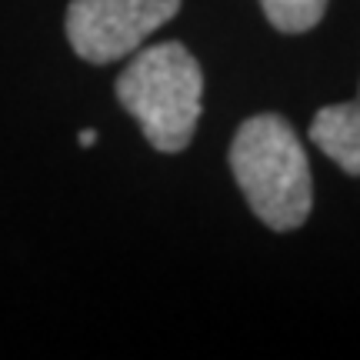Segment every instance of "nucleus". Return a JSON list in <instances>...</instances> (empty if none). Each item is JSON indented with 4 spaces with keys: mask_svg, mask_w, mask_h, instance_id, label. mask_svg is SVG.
<instances>
[{
    "mask_svg": "<svg viewBox=\"0 0 360 360\" xmlns=\"http://www.w3.org/2000/svg\"><path fill=\"white\" fill-rule=\"evenodd\" d=\"M231 170L250 210L270 231H297L310 217V164L297 130L281 114H254L237 127Z\"/></svg>",
    "mask_w": 360,
    "mask_h": 360,
    "instance_id": "nucleus-1",
    "label": "nucleus"
},
{
    "mask_svg": "<svg viewBox=\"0 0 360 360\" xmlns=\"http://www.w3.org/2000/svg\"><path fill=\"white\" fill-rule=\"evenodd\" d=\"M114 90L154 150L180 154L193 141L204 110V70L180 40L141 51L120 70Z\"/></svg>",
    "mask_w": 360,
    "mask_h": 360,
    "instance_id": "nucleus-2",
    "label": "nucleus"
},
{
    "mask_svg": "<svg viewBox=\"0 0 360 360\" xmlns=\"http://www.w3.org/2000/svg\"><path fill=\"white\" fill-rule=\"evenodd\" d=\"M180 0H70L67 7V40L80 60L114 64L154 30L174 20Z\"/></svg>",
    "mask_w": 360,
    "mask_h": 360,
    "instance_id": "nucleus-3",
    "label": "nucleus"
},
{
    "mask_svg": "<svg viewBox=\"0 0 360 360\" xmlns=\"http://www.w3.org/2000/svg\"><path fill=\"white\" fill-rule=\"evenodd\" d=\"M310 141L344 174L360 177V97L350 103L321 107L310 120Z\"/></svg>",
    "mask_w": 360,
    "mask_h": 360,
    "instance_id": "nucleus-4",
    "label": "nucleus"
},
{
    "mask_svg": "<svg viewBox=\"0 0 360 360\" xmlns=\"http://www.w3.org/2000/svg\"><path fill=\"white\" fill-rule=\"evenodd\" d=\"M260 7L281 34H307L321 24L327 0H260Z\"/></svg>",
    "mask_w": 360,
    "mask_h": 360,
    "instance_id": "nucleus-5",
    "label": "nucleus"
},
{
    "mask_svg": "<svg viewBox=\"0 0 360 360\" xmlns=\"http://www.w3.org/2000/svg\"><path fill=\"white\" fill-rule=\"evenodd\" d=\"M77 143H80V147H94V143H97V130H80V134H77Z\"/></svg>",
    "mask_w": 360,
    "mask_h": 360,
    "instance_id": "nucleus-6",
    "label": "nucleus"
}]
</instances>
